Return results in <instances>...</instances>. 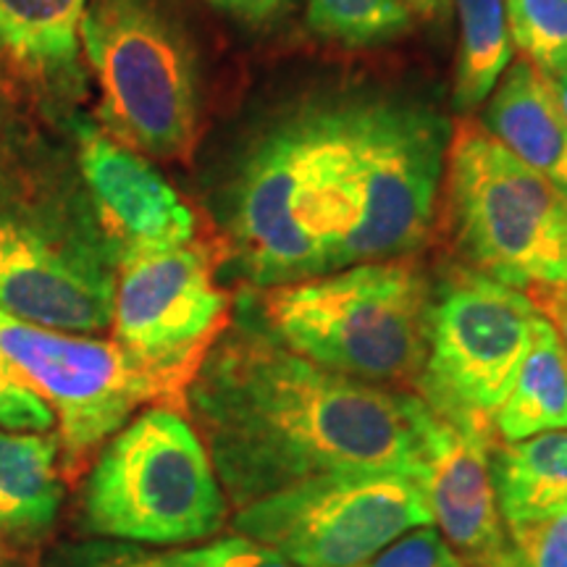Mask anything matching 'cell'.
<instances>
[{
  "label": "cell",
  "mask_w": 567,
  "mask_h": 567,
  "mask_svg": "<svg viewBox=\"0 0 567 567\" xmlns=\"http://www.w3.org/2000/svg\"><path fill=\"white\" fill-rule=\"evenodd\" d=\"M184 408L237 509L331 473L417 481L434 421L415 392L326 371L252 323L218 337Z\"/></svg>",
  "instance_id": "1"
},
{
  "label": "cell",
  "mask_w": 567,
  "mask_h": 567,
  "mask_svg": "<svg viewBox=\"0 0 567 567\" xmlns=\"http://www.w3.org/2000/svg\"><path fill=\"white\" fill-rule=\"evenodd\" d=\"M118 264L80 176L45 163L0 166V310L48 329H111Z\"/></svg>",
  "instance_id": "2"
},
{
  "label": "cell",
  "mask_w": 567,
  "mask_h": 567,
  "mask_svg": "<svg viewBox=\"0 0 567 567\" xmlns=\"http://www.w3.org/2000/svg\"><path fill=\"white\" fill-rule=\"evenodd\" d=\"M431 281L417 255L258 289L260 326L326 371L373 386L415 384Z\"/></svg>",
  "instance_id": "3"
},
{
  "label": "cell",
  "mask_w": 567,
  "mask_h": 567,
  "mask_svg": "<svg viewBox=\"0 0 567 567\" xmlns=\"http://www.w3.org/2000/svg\"><path fill=\"white\" fill-rule=\"evenodd\" d=\"M80 48L103 130L147 158L187 161L203 126V59L182 0H87Z\"/></svg>",
  "instance_id": "4"
},
{
  "label": "cell",
  "mask_w": 567,
  "mask_h": 567,
  "mask_svg": "<svg viewBox=\"0 0 567 567\" xmlns=\"http://www.w3.org/2000/svg\"><path fill=\"white\" fill-rule=\"evenodd\" d=\"M229 513L208 446L179 408L140 413L97 452L80 502L90 536L179 547L218 534Z\"/></svg>",
  "instance_id": "5"
},
{
  "label": "cell",
  "mask_w": 567,
  "mask_h": 567,
  "mask_svg": "<svg viewBox=\"0 0 567 567\" xmlns=\"http://www.w3.org/2000/svg\"><path fill=\"white\" fill-rule=\"evenodd\" d=\"M442 208L467 268L523 292L567 284V195L473 118L452 130Z\"/></svg>",
  "instance_id": "6"
},
{
  "label": "cell",
  "mask_w": 567,
  "mask_h": 567,
  "mask_svg": "<svg viewBox=\"0 0 567 567\" xmlns=\"http://www.w3.org/2000/svg\"><path fill=\"white\" fill-rule=\"evenodd\" d=\"M358 203V224L334 271L417 255L442 213L452 126L442 113L394 97L337 103Z\"/></svg>",
  "instance_id": "7"
},
{
  "label": "cell",
  "mask_w": 567,
  "mask_h": 567,
  "mask_svg": "<svg viewBox=\"0 0 567 567\" xmlns=\"http://www.w3.org/2000/svg\"><path fill=\"white\" fill-rule=\"evenodd\" d=\"M542 316L523 289L455 268L431 287L413 392L442 421L494 444V417Z\"/></svg>",
  "instance_id": "8"
},
{
  "label": "cell",
  "mask_w": 567,
  "mask_h": 567,
  "mask_svg": "<svg viewBox=\"0 0 567 567\" xmlns=\"http://www.w3.org/2000/svg\"><path fill=\"white\" fill-rule=\"evenodd\" d=\"M326 103H308L268 124L239 155L224 218L239 271L255 289L326 274L318 234V147Z\"/></svg>",
  "instance_id": "9"
},
{
  "label": "cell",
  "mask_w": 567,
  "mask_h": 567,
  "mask_svg": "<svg viewBox=\"0 0 567 567\" xmlns=\"http://www.w3.org/2000/svg\"><path fill=\"white\" fill-rule=\"evenodd\" d=\"M429 502L402 473H331L237 509L231 526L297 567H360L408 530L431 526Z\"/></svg>",
  "instance_id": "10"
},
{
  "label": "cell",
  "mask_w": 567,
  "mask_h": 567,
  "mask_svg": "<svg viewBox=\"0 0 567 567\" xmlns=\"http://www.w3.org/2000/svg\"><path fill=\"white\" fill-rule=\"evenodd\" d=\"M0 360L59 421L61 473L74 481L145 402L172 396L113 339L48 329L0 310ZM174 408V405H172Z\"/></svg>",
  "instance_id": "11"
},
{
  "label": "cell",
  "mask_w": 567,
  "mask_h": 567,
  "mask_svg": "<svg viewBox=\"0 0 567 567\" xmlns=\"http://www.w3.org/2000/svg\"><path fill=\"white\" fill-rule=\"evenodd\" d=\"M231 300L216 281V255L189 243L124 260L113 295V342L184 408L205 354L229 329Z\"/></svg>",
  "instance_id": "12"
},
{
  "label": "cell",
  "mask_w": 567,
  "mask_h": 567,
  "mask_svg": "<svg viewBox=\"0 0 567 567\" xmlns=\"http://www.w3.org/2000/svg\"><path fill=\"white\" fill-rule=\"evenodd\" d=\"M76 176L105 245L122 266L197 239V216L147 155L103 126H76Z\"/></svg>",
  "instance_id": "13"
},
{
  "label": "cell",
  "mask_w": 567,
  "mask_h": 567,
  "mask_svg": "<svg viewBox=\"0 0 567 567\" xmlns=\"http://www.w3.org/2000/svg\"><path fill=\"white\" fill-rule=\"evenodd\" d=\"M488 450L486 439L436 415L425 434L417 486L434 526L465 567H509V538L496 505Z\"/></svg>",
  "instance_id": "14"
},
{
  "label": "cell",
  "mask_w": 567,
  "mask_h": 567,
  "mask_svg": "<svg viewBox=\"0 0 567 567\" xmlns=\"http://www.w3.org/2000/svg\"><path fill=\"white\" fill-rule=\"evenodd\" d=\"M481 126L567 195V113L547 74L523 59L509 63L488 95Z\"/></svg>",
  "instance_id": "15"
},
{
  "label": "cell",
  "mask_w": 567,
  "mask_h": 567,
  "mask_svg": "<svg viewBox=\"0 0 567 567\" xmlns=\"http://www.w3.org/2000/svg\"><path fill=\"white\" fill-rule=\"evenodd\" d=\"M59 436L0 429V547L45 542L63 499Z\"/></svg>",
  "instance_id": "16"
},
{
  "label": "cell",
  "mask_w": 567,
  "mask_h": 567,
  "mask_svg": "<svg viewBox=\"0 0 567 567\" xmlns=\"http://www.w3.org/2000/svg\"><path fill=\"white\" fill-rule=\"evenodd\" d=\"M87 0H0V55L27 80L74 87Z\"/></svg>",
  "instance_id": "17"
},
{
  "label": "cell",
  "mask_w": 567,
  "mask_h": 567,
  "mask_svg": "<svg viewBox=\"0 0 567 567\" xmlns=\"http://www.w3.org/2000/svg\"><path fill=\"white\" fill-rule=\"evenodd\" d=\"M488 467L505 526L567 515V429L492 444Z\"/></svg>",
  "instance_id": "18"
},
{
  "label": "cell",
  "mask_w": 567,
  "mask_h": 567,
  "mask_svg": "<svg viewBox=\"0 0 567 567\" xmlns=\"http://www.w3.org/2000/svg\"><path fill=\"white\" fill-rule=\"evenodd\" d=\"M563 429H567V347L555 326L538 316L520 371L496 410L494 439L513 444Z\"/></svg>",
  "instance_id": "19"
},
{
  "label": "cell",
  "mask_w": 567,
  "mask_h": 567,
  "mask_svg": "<svg viewBox=\"0 0 567 567\" xmlns=\"http://www.w3.org/2000/svg\"><path fill=\"white\" fill-rule=\"evenodd\" d=\"M455 6L460 42L452 105L460 113H473L488 101L496 82L515 61V45L505 0H455Z\"/></svg>",
  "instance_id": "20"
},
{
  "label": "cell",
  "mask_w": 567,
  "mask_h": 567,
  "mask_svg": "<svg viewBox=\"0 0 567 567\" xmlns=\"http://www.w3.org/2000/svg\"><path fill=\"white\" fill-rule=\"evenodd\" d=\"M305 17L318 38L344 48L384 45L415 24L405 0H305Z\"/></svg>",
  "instance_id": "21"
},
{
  "label": "cell",
  "mask_w": 567,
  "mask_h": 567,
  "mask_svg": "<svg viewBox=\"0 0 567 567\" xmlns=\"http://www.w3.org/2000/svg\"><path fill=\"white\" fill-rule=\"evenodd\" d=\"M509 38L549 80L567 71V0H505Z\"/></svg>",
  "instance_id": "22"
},
{
  "label": "cell",
  "mask_w": 567,
  "mask_h": 567,
  "mask_svg": "<svg viewBox=\"0 0 567 567\" xmlns=\"http://www.w3.org/2000/svg\"><path fill=\"white\" fill-rule=\"evenodd\" d=\"M161 559L163 567H297L243 534L213 538L200 547L163 551Z\"/></svg>",
  "instance_id": "23"
},
{
  "label": "cell",
  "mask_w": 567,
  "mask_h": 567,
  "mask_svg": "<svg viewBox=\"0 0 567 567\" xmlns=\"http://www.w3.org/2000/svg\"><path fill=\"white\" fill-rule=\"evenodd\" d=\"M509 567H567V515L507 526Z\"/></svg>",
  "instance_id": "24"
},
{
  "label": "cell",
  "mask_w": 567,
  "mask_h": 567,
  "mask_svg": "<svg viewBox=\"0 0 567 567\" xmlns=\"http://www.w3.org/2000/svg\"><path fill=\"white\" fill-rule=\"evenodd\" d=\"M360 567H465L434 523L408 530Z\"/></svg>",
  "instance_id": "25"
},
{
  "label": "cell",
  "mask_w": 567,
  "mask_h": 567,
  "mask_svg": "<svg viewBox=\"0 0 567 567\" xmlns=\"http://www.w3.org/2000/svg\"><path fill=\"white\" fill-rule=\"evenodd\" d=\"M55 425V413L40 394L21 384L11 368L0 360V429L48 434Z\"/></svg>",
  "instance_id": "26"
},
{
  "label": "cell",
  "mask_w": 567,
  "mask_h": 567,
  "mask_svg": "<svg viewBox=\"0 0 567 567\" xmlns=\"http://www.w3.org/2000/svg\"><path fill=\"white\" fill-rule=\"evenodd\" d=\"M53 567H163V559L126 542L105 538V542L71 544L55 555Z\"/></svg>",
  "instance_id": "27"
},
{
  "label": "cell",
  "mask_w": 567,
  "mask_h": 567,
  "mask_svg": "<svg viewBox=\"0 0 567 567\" xmlns=\"http://www.w3.org/2000/svg\"><path fill=\"white\" fill-rule=\"evenodd\" d=\"M208 3L247 27H266L292 9L295 0H208Z\"/></svg>",
  "instance_id": "28"
},
{
  "label": "cell",
  "mask_w": 567,
  "mask_h": 567,
  "mask_svg": "<svg viewBox=\"0 0 567 567\" xmlns=\"http://www.w3.org/2000/svg\"><path fill=\"white\" fill-rule=\"evenodd\" d=\"M534 300L536 310L555 326L557 334L563 337L567 347V284H555V287H538L526 292Z\"/></svg>",
  "instance_id": "29"
},
{
  "label": "cell",
  "mask_w": 567,
  "mask_h": 567,
  "mask_svg": "<svg viewBox=\"0 0 567 567\" xmlns=\"http://www.w3.org/2000/svg\"><path fill=\"white\" fill-rule=\"evenodd\" d=\"M405 3L413 9L415 13H425V17H431V13H436L446 0H405Z\"/></svg>",
  "instance_id": "30"
},
{
  "label": "cell",
  "mask_w": 567,
  "mask_h": 567,
  "mask_svg": "<svg viewBox=\"0 0 567 567\" xmlns=\"http://www.w3.org/2000/svg\"><path fill=\"white\" fill-rule=\"evenodd\" d=\"M551 82H555L557 97H559V103H563V109L567 113V71H565V74H559L557 80H551Z\"/></svg>",
  "instance_id": "31"
},
{
  "label": "cell",
  "mask_w": 567,
  "mask_h": 567,
  "mask_svg": "<svg viewBox=\"0 0 567 567\" xmlns=\"http://www.w3.org/2000/svg\"><path fill=\"white\" fill-rule=\"evenodd\" d=\"M0 567H21V565H11V563H0Z\"/></svg>",
  "instance_id": "32"
}]
</instances>
